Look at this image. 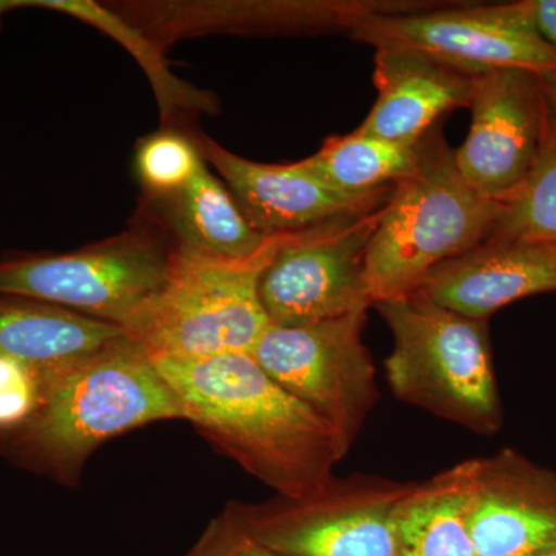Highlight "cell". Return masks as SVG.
I'll use <instances>...</instances> for the list:
<instances>
[{
  "label": "cell",
  "instance_id": "obj_1",
  "mask_svg": "<svg viewBox=\"0 0 556 556\" xmlns=\"http://www.w3.org/2000/svg\"><path fill=\"white\" fill-rule=\"evenodd\" d=\"M153 362L185 419L276 495H313L334 477L342 457L332 431L252 354Z\"/></svg>",
  "mask_w": 556,
  "mask_h": 556
},
{
  "label": "cell",
  "instance_id": "obj_2",
  "mask_svg": "<svg viewBox=\"0 0 556 556\" xmlns=\"http://www.w3.org/2000/svg\"><path fill=\"white\" fill-rule=\"evenodd\" d=\"M40 375L39 407L21 430L0 439V455L58 484L78 485L87 460L110 439L185 419L153 358L126 334Z\"/></svg>",
  "mask_w": 556,
  "mask_h": 556
},
{
  "label": "cell",
  "instance_id": "obj_3",
  "mask_svg": "<svg viewBox=\"0 0 556 556\" xmlns=\"http://www.w3.org/2000/svg\"><path fill=\"white\" fill-rule=\"evenodd\" d=\"M501 201L486 199L460 175L441 127L419 141L412 175L380 207L367 251L372 305L412 294L431 270L489 239Z\"/></svg>",
  "mask_w": 556,
  "mask_h": 556
},
{
  "label": "cell",
  "instance_id": "obj_4",
  "mask_svg": "<svg viewBox=\"0 0 556 556\" xmlns=\"http://www.w3.org/2000/svg\"><path fill=\"white\" fill-rule=\"evenodd\" d=\"M393 336L388 386L413 407L478 434L503 424L486 320L439 306L419 291L375 303Z\"/></svg>",
  "mask_w": 556,
  "mask_h": 556
},
{
  "label": "cell",
  "instance_id": "obj_5",
  "mask_svg": "<svg viewBox=\"0 0 556 556\" xmlns=\"http://www.w3.org/2000/svg\"><path fill=\"white\" fill-rule=\"evenodd\" d=\"M278 237L255 257L226 260L172 248L160 294L127 338L152 358L252 354L270 321L258 281Z\"/></svg>",
  "mask_w": 556,
  "mask_h": 556
},
{
  "label": "cell",
  "instance_id": "obj_6",
  "mask_svg": "<svg viewBox=\"0 0 556 556\" xmlns=\"http://www.w3.org/2000/svg\"><path fill=\"white\" fill-rule=\"evenodd\" d=\"M172 248L148 229L65 254L0 260V294L53 303L129 334L160 294Z\"/></svg>",
  "mask_w": 556,
  "mask_h": 556
},
{
  "label": "cell",
  "instance_id": "obj_7",
  "mask_svg": "<svg viewBox=\"0 0 556 556\" xmlns=\"http://www.w3.org/2000/svg\"><path fill=\"white\" fill-rule=\"evenodd\" d=\"M346 31L375 47L419 51L471 78L506 68L556 72V47L538 30L532 0L426 11L390 3Z\"/></svg>",
  "mask_w": 556,
  "mask_h": 556
},
{
  "label": "cell",
  "instance_id": "obj_8",
  "mask_svg": "<svg viewBox=\"0 0 556 556\" xmlns=\"http://www.w3.org/2000/svg\"><path fill=\"white\" fill-rule=\"evenodd\" d=\"M413 482L372 475L329 479L308 496L230 501L225 514L287 556H393V515Z\"/></svg>",
  "mask_w": 556,
  "mask_h": 556
},
{
  "label": "cell",
  "instance_id": "obj_9",
  "mask_svg": "<svg viewBox=\"0 0 556 556\" xmlns=\"http://www.w3.org/2000/svg\"><path fill=\"white\" fill-rule=\"evenodd\" d=\"M367 311L299 325H269L252 357L332 431L345 457L378 404L371 354L364 343Z\"/></svg>",
  "mask_w": 556,
  "mask_h": 556
},
{
  "label": "cell",
  "instance_id": "obj_10",
  "mask_svg": "<svg viewBox=\"0 0 556 556\" xmlns=\"http://www.w3.org/2000/svg\"><path fill=\"white\" fill-rule=\"evenodd\" d=\"M380 207L278 237L258 281L260 302L270 325L299 327L372 306L367 251Z\"/></svg>",
  "mask_w": 556,
  "mask_h": 556
},
{
  "label": "cell",
  "instance_id": "obj_11",
  "mask_svg": "<svg viewBox=\"0 0 556 556\" xmlns=\"http://www.w3.org/2000/svg\"><path fill=\"white\" fill-rule=\"evenodd\" d=\"M470 130L455 150L457 169L486 199L503 201L525 181L546 134L548 108L540 76L506 68L475 76Z\"/></svg>",
  "mask_w": 556,
  "mask_h": 556
},
{
  "label": "cell",
  "instance_id": "obj_12",
  "mask_svg": "<svg viewBox=\"0 0 556 556\" xmlns=\"http://www.w3.org/2000/svg\"><path fill=\"white\" fill-rule=\"evenodd\" d=\"M467 463L477 556L556 554V473L510 448Z\"/></svg>",
  "mask_w": 556,
  "mask_h": 556
},
{
  "label": "cell",
  "instance_id": "obj_13",
  "mask_svg": "<svg viewBox=\"0 0 556 556\" xmlns=\"http://www.w3.org/2000/svg\"><path fill=\"white\" fill-rule=\"evenodd\" d=\"M204 161L225 179L244 217L265 237L291 236L382 206L391 189L367 195L340 192L302 164L241 159L211 138L199 141Z\"/></svg>",
  "mask_w": 556,
  "mask_h": 556
},
{
  "label": "cell",
  "instance_id": "obj_14",
  "mask_svg": "<svg viewBox=\"0 0 556 556\" xmlns=\"http://www.w3.org/2000/svg\"><path fill=\"white\" fill-rule=\"evenodd\" d=\"M416 291L439 306L486 320L519 299L556 291V244L486 239L431 270Z\"/></svg>",
  "mask_w": 556,
  "mask_h": 556
},
{
  "label": "cell",
  "instance_id": "obj_15",
  "mask_svg": "<svg viewBox=\"0 0 556 556\" xmlns=\"http://www.w3.org/2000/svg\"><path fill=\"white\" fill-rule=\"evenodd\" d=\"M378 100L358 131L401 144H417L444 113L467 108L473 78L396 46L376 47Z\"/></svg>",
  "mask_w": 556,
  "mask_h": 556
},
{
  "label": "cell",
  "instance_id": "obj_16",
  "mask_svg": "<svg viewBox=\"0 0 556 556\" xmlns=\"http://www.w3.org/2000/svg\"><path fill=\"white\" fill-rule=\"evenodd\" d=\"M124 332L40 300L0 294V354L47 371L100 350Z\"/></svg>",
  "mask_w": 556,
  "mask_h": 556
},
{
  "label": "cell",
  "instance_id": "obj_17",
  "mask_svg": "<svg viewBox=\"0 0 556 556\" xmlns=\"http://www.w3.org/2000/svg\"><path fill=\"white\" fill-rule=\"evenodd\" d=\"M164 223L177 243L174 248L206 257H255L273 237L252 228L230 190L201 167L185 189L159 200Z\"/></svg>",
  "mask_w": 556,
  "mask_h": 556
},
{
  "label": "cell",
  "instance_id": "obj_18",
  "mask_svg": "<svg viewBox=\"0 0 556 556\" xmlns=\"http://www.w3.org/2000/svg\"><path fill=\"white\" fill-rule=\"evenodd\" d=\"M468 463L413 482L393 515V556H477L467 521Z\"/></svg>",
  "mask_w": 556,
  "mask_h": 556
},
{
  "label": "cell",
  "instance_id": "obj_19",
  "mask_svg": "<svg viewBox=\"0 0 556 556\" xmlns=\"http://www.w3.org/2000/svg\"><path fill=\"white\" fill-rule=\"evenodd\" d=\"M417 160L419 142L401 144L356 129L346 137L329 138L300 164L340 192L367 195L394 188L415 172Z\"/></svg>",
  "mask_w": 556,
  "mask_h": 556
},
{
  "label": "cell",
  "instance_id": "obj_20",
  "mask_svg": "<svg viewBox=\"0 0 556 556\" xmlns=\"http://www.w3.org/2000/svg\"><path fill=\"white\" fill-rule=\"evenodd\" d=\"M489 239L556 244V116L551 110L535 164L518 189L501 201Z\"/></svg>",
  "mask_w": 556,
  "mask_h": 556
},
{
  "label": "cell",
  "instance_id": "obj_21",
  "mask_svg": "<svg viewBox=\"0 0 556 556\" xmlns=\"http://www.w3.org/2000/svg\"><path fill=\"white\" fill-rule=\"evenodd\" d=\"M38 3L39 9H49L62 11V13L72 14L97 25L101 30L108 31L110 36L119 40L126 49H129L135 58L141 62L142 67L148 72L150 83L153 84L161 108H185V105H193L199 108L200 100L203 94H197L195 91L182 86L181 83L167 70L163 58L156 53L153 43H150L141 31L134 30L127 22L121 21L119 17L113 16L112 13L94 5L91 2H67V0H42V2H31V7Z\"/></svg>",
  "mask_w": 556,
  "mask_h": 556
},
{
  "label": "cell",
  "instance_id": "obj_22",
  "mask_svg": "<svg viewBox=\"0 0 556 556\" xmlns=\"http://www.w3.org/2000/svg\"><path fill=\"white\" fill-rule=\"evenodd\" d=\"M206 166L199 141L175 129L159 130L139 139L135 174L153 201L169 199Z\"/></svg>",
  "mask_w": 556,
  "mask_h": 556
},
{
  "label": "cell",
  "instance_id": "obj_23",
  "mask_svg": "<svg viewBox=\"0 0 556 556\" xmlns=\"http://www.w3.org/2000/svg\"><path fill=\"white\" fill-rule=\"evenodd\" d=\"M42 393L39 369L0 354V439L21 430L35 415Z\"/></svg>",
  "mask_w": 556,
  "mask_h": 556
},
{
  "label": "cell",
  "instance_id": "obj_24",
  "mask_svg": "<svg viewBox=\"0 0 556 556\" xmlns=\"http://www.w3.org/2000/svg\"><path fill=\"white\" fill-rule=\"evenodd\" d=\"M185 556H287L263 546L222 511L203 530Z\"/></svg>",
  "mask_w": 556,
  "mask_h": 556
},
{
  "label": "cell",
  "instance_id": "obj_25",
  "mask_svg": "<svg viewBox=\"0 0 556 556\" xmlns=\"http://www.w3.org/2000/svg\"><path fill=\"white\" fill-rule=\"evenodd\" d=\"M538 30L556 47V0H532Z\"/></svg>",
  "mask_w": 556,
  "mask_h": 556
},
{
  "label": "cell",
  "instance_id": "obj_26",
  "mask_svg": "<svg viewBox=\"0 0 556 556\" xmlns=\"http://www.w3.org/2000/svg\"><path fill=\"white\" fill-rule=\"evenodd\" d=\"M540 83L543 87L544 98L548 105V110L556 116V72L541 73Z\"/></svg>",
  "mask_w": 556,
  "mask_h": 556
},
{
  "label": "cell",
  "instance_id": "obj_27",
  "mask_svg": "<svg viewBox=\"0 0 556 556\" xmlns=\"http://www.w3.org/2000/svg\"><path fill=\"white\" fill-rule=\"evenodd\" d=\"M546 556H556V554H551V555H546Z\"/></svg>",
  "mask_w": 556,
  "mask_h": 556
}]
</instances>
